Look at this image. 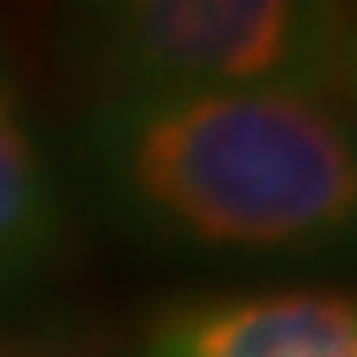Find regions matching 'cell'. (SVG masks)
I'll use <instances>...</instances> for the list:
<instances>
[{"label": "cell", "mask_w": 357, "mask_h": 357, "mask_svg": "<svg viewBox=\"0 0 357 357\" xmlns=\"http://www.w3.org/2000/svg\"><path fill=\"white\" fill-rule=\"evenodd\" d=\"M108 194L142 228L198 250H319L357 207L336 95L297 86L112 99L91 130Z\"/></svg>", "instance_id": "obj_1"}, {"label": "cell", "mask_w": 357, "mask_h": 357, "mask_svg": "<svg viewBox=\"0 0 357 357\" xmlns=\"http://www.w3.org/2000/svg\"><path fill=\"white\" fill-rule=\"evenodd\" d=\"M78 52L112 99L349 82L340 0H73Z\"/></svg>", "instance_id": "obj_2"}, {"label": "cell", "mask_w": 357, "mask_h": 357, "mask_svg": "<svg viewBox=\"0 0 357 357\" xmlns=\"http://www.w3.org/2000/svg\"><path fill=\"white\" fill-rule=\"evenodd\" d=\"M146 357H357V305L340 289H263L168 310Z\"/></svg>", "instance_id": "obj_3"}, {"label": "cell", "mask_w": 357, "mask_h": 357, "mask_svg": "<svg viewBox=\"0 0 357 357\" xmlns=\"http://www.w3.org/2000/svg\"><path fill=\"white\" fill-rule=\"evenodd\" d=\"M61 245V202L47 160L22 108L13 78L0 69V293L22 289Z\"/></svg>", "instance_id": "obj_4"}, {"label": "cell", "mask_w": 357, "mask_h": 357, "mask_svg": "<svg viewBox=\"0 0 357 357\" xmlns=\"http://www.w3.org/2000/svg\"><path fill=\"white\" fill-rule=\"evenodd\" d=\"M5 357H56V353H5Z\"/></svg>", "instance_id": "obj_5"}]
</instances>
